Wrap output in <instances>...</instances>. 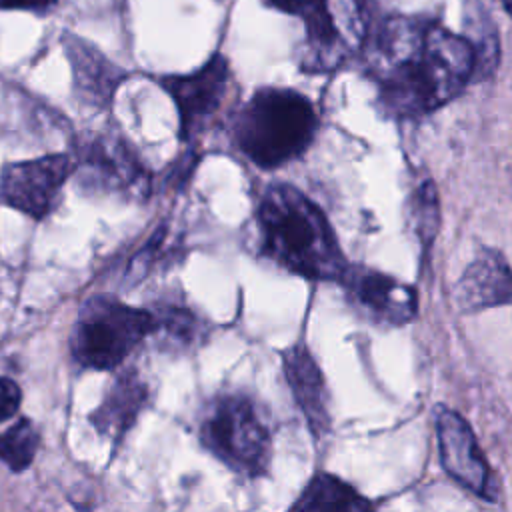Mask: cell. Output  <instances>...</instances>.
I'll return each instance as SVG.
<instances>
[{
    "label": "cell",
    "instance_id": "e0dca14e",
    "mask_svg": "<svg viewBox=\"0 0 512 512\" xmlns=\"http://www.w3.org/2000/svg\"><path fill=\"white\" fill-rule=\"evenodd\" d=\"M288 512H376V504L336 474L318 472Z\"/></svg>",
    "mask_w": 512,
    "mask_h": 512
},
{
    "label": "cell",
    "instance_id": "52a82bcc",
    "mask_svg": "<svg viewBox=\"0 0 512 512\" xmlns=\"http://www.w3.org/2000/svg\"><path fill=\"white\" fill-rule=\"evenodd\" d=\"M162 88L176 104L180 140L192 142L212 130L236 104L238 84L228 58L220 52L188 74L160 78Z\"/></svg>",
    "mask_w": 512,
    "mask_h": 512
},
{
    "label": "cell",
    "instance_id": "ffe728a7",
    "mask_svg": "<svg viewBox=\"0 0 512 512\" xmlns=\"http://www.w3.org/2000/svg\"><path fill=\"white\" fill-rule=\"evenodd\" d=\"M22 392L20 386L6 376H0V422L12 418L20 410Z\"/></svg>",
    "mask_w": 512,
    "mask_h": 512
},
{
    "label": "cell",
    "instance_id": "ba28073f",
    "mask_svg": "<svg viewBox=\"0 0 512 512\" xmlns=\"http://www.w3.org/2000/svg\"><path fill=\"white\" fill-rule=\"evenodd\" d=\"M304 22L296 62L306 74L334 72L366 44L368 20L362 0H324Z\"/></svg>",
    "mask_w": 512,
    "mask_h": 512
},
{
    "label": "cell",
    "instance_id": "2e32d148",
    "mask_svg": "<svg viewBox=\"0 0 512 512\" xmlns=\"http://www.w3.org/2000/svg\"><path fill=\"white\" fill-rule=\"evenodd\" d=\"M146 308L154 320L150 338L168 352H188L202 344L208 334L206 320L182 296L166 294Z\"/></svg>",
    "mask_w": 512,
    "mask_h": 512
},
{
    "label": "cell",
    "instance_id": "d6986e66",
    "mask_svg": "<svg viewBox=\"0 0 512 512\" xmlns=\"http://www.w3.org/2000/svg\"><path fill=\"white\" fill-rule=\"evenodd\" d=\"M414 228L424 244H428L438 228V194L434 182H424L414 198Z\"/></svg>",
    "mask_w": 512,
    "mask_h": 512
},
{
    "label": "cell",
    "instance_id": "ac0fdd59",
    "mask_svg": "<svg viewBox=\"0 0 512 512\" xmlns=\"http://www.w3.org/2000/svg\"><path fill=\"white\" fill-rule=\"evenodd\" d=\"M40 446V434L32 420L20 418L8 430L0 432V462L12 472L26 470Z\"/></svg>",
    "mask_w": 512,
    "mask_h": 512
},
{
    "label": "cell",
    "instance_id": "30bf717a",
    "mask_svg": "<svg viewBox=\"0 0 512 512\" xmlns=\"http://www.w3.org/2000/svg\"><path fill=\"white\" fill-rule=\"evenodd\" d=\"M434 424L440 462L446 474L474 496L494 502L498 498V480L470 424L458 412L444 406L436 410Z\"/></svg>",
    "mask_w": 512,
    "mask_h": 512
},
{
    "label": "cell",
    "instance_id": "44dd1931",
    "mask_svg": "<svg viewBox=\"0 0 512 512\" xmlns=\"http://www.w3.org/2000/svg\"><path fill=\"white\" fill-rule=\"evenodd\" d=\"M324 0H264L268 8H274L278 12L306 18L310 16Z\"/></svg>",
    "mask_w": 512,
    "mask_h": 512
},
{
    "label": "cell",
    "instance_id": "8fae6325",
    "mask_svg": "<svg viewBox=\"0 0 512 512\" xmlns=\"http://www.w3.org/2000/svg\"><path fill=\"white\" fill-rule=\"evenodd\" d=\"M340 284L350 304L372 324L404 326L418 312L414 288L378 270L348 266Z\"/></svg>",
    "mask_w": 512,
    "mask_h": 512
},
{
    "label": "cell",
    "instance_id": "4fadbf2b",
    "mask_svg": "<svg viewBox=\"0 0 512 512\" xmlns=\"http://www.w3.org/2000/svg\"><path fill=\"white\" fill-rule=\"evenodd\" d=\"M64 50L72 68L74 90L80 100L94 108H108L116 88L128 72L116 66L106 54L74 34H64Z\"/></svg>",
    "mask_w": 512,
    "mask_h": 512
},
{
    "label": "cell",
    "instance_id": "9a60e30c",
    "mask_svg": "<svg viewBox=\"0 0 512 512\" xmlns=\"http://www.w3.org/2000/svg\"><path fill=\"white\" fill-rule=\"evenodd\" d=\"M456 302L462 312L512 304V268L500 252H478L456 286Z\"/></svg>",
    "mask_w": 512,
    "mask_h": 512
},
{
    "label": "cell",
    "instance_id": "7402d4cb",
    "mask_svg": "<svg viewBox=\"0 0 512 512\" xmlns=\"http://www.w3.org/2000/svg\"><path fill=\"white\" fill-rule=\"evenodd\" d=\"M58 0H0V10H22L32 14H48Z\"/></svg>",
    "mask_w": 512,
    "mask_h": 512
},
{
    "label": "cell",
    "instance_id": "3957f363",
    "mask_svg": "<svg viewBox=\"0 0 512 512\" xmlns=\"http://www.w3.org/2000/svg\"><path fill=\"white\" fill-rule=\"evenodd\" d=\"M316 132L314 104L292 88L260 86L232 114V140L260 170H276L300 158Z\"/></svg>",
    "mask_w": 512,
    "mask_h": 512
},
{
    "label": "cell",
    "instance_id": "7a4b0ae2",
    "mask_svg": "<svg viewBox=\"0 0 512 512\" xmlns=\"http://www.w3.org/2000/svg\"><path fill=\"white\" fill-rule=\"evenodd\" d=\"M260 254L290 274L316 282H340L348 262L316 202L286 182L266 186L256 212Z\"/></svg>",
    "mask_w": 512,
    "mask_h": 512
},
{
    "label": "cell",
    "instance_id": "9c48e42d",
    "mask_svg": "<svg viewBox=\"0 0 512 512\" xmlns=\"http://www.w3.org/2000/svg\"><path fill=\"white\" fill-rule=\"evenodd\" d=\"M76 170L70 152L8 162L0 170V202L32 220L48 218Z\"/></svg>",
    "mask_w": 512,
    "mask_h": 512
},
{
    "label": "cell",
    "instance_id": "5b68a950",
    "mask_svg": "<svg viewBox=\"0 0 512 512\" xmlns=\"http://www.w3.org/2000/svg\"><path fill=\"white\" fill-rule=\"evenodd\" d=\"M154 332L148 308H136L112 294L86 298L70 332V354L80 368L114 370Z\"/></svg>",
    "mask_w": 512,
    "mask_h": 512
},
{
    "label": "cell",
    "instance_id": "277c9868",
    "mask_svg": "<svg viewBox=\"0 0 512 512\" xmlns=\"http://www.w3.org/2000/svg\"><path fill=\"white\" fill-rule=\"evenodd\" d=\"M198 440L240 476L260 478L272 458V434L258 404L242 392L212 396L198 414Z\"/></svg>",
    "mask_w": 512,
    "mask_h": 512
},
{
    "label": "cell",
    "instance_id": "6da1fadb",
    "mask_svg": "<svg viewBox=\"0 0 512 512\" xmlns=\"http://www.w3.org/2000/svg\"><path fill=\"white\" fill-rule=\"evenodd\" d=\"M368 72L390 112L422 116L464 90L476 54L470 40L436 22L392 16L368 44Z\"/></svg>",
    "mask_w": 512,
    "mask_h": 512
},
{
    "label": "cell",
    "instance_id": "7c38bea8",
    "mask_svg": "<svg viewBox=\"0 0 512 512\" xmlns=\"http://www.w3.org/2000/svg\"><path fill=\"white\" fill-rule=\"evenodd\" d=\"M282 370L312 436L322 438L330 430V394L308 346L296 342L282 350Z\"/></svg>",
    "mask_w": 512,
    "mask_h": 512
},
{
    "label": "cell",
    "instance_id": "603a6c76",
    "mask_svg": "<svg viewBox=\"0 0 512 512\" xmlns=\"http://www.w3.org/2000/svg\"><path fill=\"white\" fill-rule=\"evenodd\" d=\"M502 2V6L506 8V12L512 16V0H500Z\"/></svg>",
    "mask_w": 512,
    "mask_h": 512
},
{
    "label": "cell",
    "instance_id": "5bb4252c",
    "mask_svg": "<svg viewBox=\"0 0 512 512\" xmlns=\"http://www.w3.org/2000/svg\"><path fill=\"white\" fill-rule=\"evenodd\" d=\"M148 402V384L138 376L134 368H128L116 374V378L104 392L100 406L88 416V420L100 436L108 438L114 446H118V442L136 424Z\"/></svg>",
    "mask_w": 512,
    "mask_h": 512
},
{
    "label": "cell",
    "instance_id": "8992f818",
    "mask_svg": "<svg viewBox=\"0 0 512 512\" xmlns=\"http://www.w3.org/2000/svg\"><path fill=\"white\" fill-rule=\"evenodd\" d=\"M72 182L86 196L142 202L152 190V172L136 146L120 132L94 130L74 138Z\"/></svg>",
    "mask_w": 512,
    "mask_h": 512
}]
</instances>
